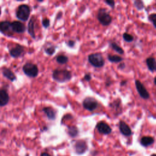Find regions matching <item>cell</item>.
Returning <instances> with one entry per match:
<instances>
[{"mask_svg": "<svg viewBox=\"0 0 156 156\" xmlns=\"http://www.w3.org/2000/svg\"><path fill=\"white\" fill-rule=\"evenodd\" d=\"M148 18H149V21L152 22V23L153 24L154 26L156 29V13H151L149 16Z\"/></svg>", "mask_w": 156, "mask_h": 156, "instance_id": "484cf974", "label": "cell"}, {"mask_svg": "<svg viewBox=\"0 0 156 156\" xmlns=\"http://www.w3.org/2000/svg\"><path fill=\"white\" fill-rule=\"evenodd\" d=\"M56 61L60 64H65L68 62V58L65 55H59L56 57Z\"/></svg>", "mask_w": 156, "mask_h": 156, "instance_id": "603a6c76", "label": "cell"}, {"mask_svg": "<svg viewBox=\"0 0 156 156\" xmlns=\"http://www.w3.org/2000/svg\"><path fill=\"white\" fill-rule=\"evenodd\" d=\"M1 10H0V15H1Z\"/></svg>", "mask_w": 156, "mask_h": 156, "instance_id": "8d00e7d4", "label": "cell"}, {"mask_svg": "<svg viewBox=\"0 0 156 156\" xmlns=\"http://www.w3.org/2000/svg\"><path fill=\"white\" fill-rule=\"evenodd\" d=\"M151 156H156V154H152V155H151Z\"/></svg>", "mask_w": 156, "mask_h": 156, "instance_id": "d590c367", "label": "cell"}, {"mask_svg": "<svg viewBox=\"0 0 156 156\" xmlns=\"http://www.w3.org/2000/svg\"><path fill=\"white\" fill-rule=\"evenodd\" d=\"M155 71H156V69H155Z\"/></svg>", "mask_w": 156, "mask_h": 156, "instance_id": "74e56055", "label": "cell"}, {"mask_svg": "<svg viewBox=\"0 0 156 156\" xmlns=\"http://www.w3.org/2000/svg\"><path fill=\"white\" fill-rule=\"evenodd\" d=\"M43 111L46 115L48 119L51 120H54L55 119L56 113H55V111L54 110V108H52V107H44L43 108Z\"/></svg>", "mask_w": 156, "mask_h": 156, "instance_id": "5bb4252c", "label": "cell"}, {"mask_svg": "<svg viewBox=\"0 0 156 156\" xmlns=\"http://www.w3.org/2000/svg\"><path fill=\"white\" fill-rule=\"evenodd\" d=\"M68 133L70 136L74 138L77 136L79 133V130L77 127L76 126H69L68 127Z\"/></svg>", "mask_w": 156, "mask_h": 156, "instance_id": "ffe728a7", "label": "cell"}, {"mask_svg": "<svg viewBox=\"0 0 156 156\" xmlns=\"http://www.w3.org/2000/svg\"><path fill=\"white\" fill-rule=\"evenodd\" d=\"M110 46L114 51H115L116 52H118L119 54H123L124 52L122 48L120 47L119 45H118L117 43L115 42L110 43Z\"/></svg>", "mask_w": 156, "mask_h": 156, "instance_id": "7402d4cb", "label": "cell"}, {"mask_svg": "<svg viewBox=\"0 0 156 156\" xmlns=\"http://www.w3.org/2000/svg\"><path fill=\"white\" fill-rule=\"evenodd\" d=\"M122 38L125 41L128 43L132 42L133 40V37L131 34H129L127 32H124L122 34Z\"/></svg>", "mask_w": 156, "mask_h": 156, "instance_id": "cb8c5ba5", "label": "cell"}, {"mask_svg": "<svg viewBox=\"0 0 156 156\" xmlns=\"http://www.w3.org/2000/svg\"><path fill=\"white\" fill-rule=\"evenodd\" d=\"M108 60L112 63H119L123 60V58L118 55H108Z\"/></svg>", "mask_w": 156, "mask_h": 156, "instance_id": "44dd1931", "label": "cell"}, {"mask_svg": "<svg viewBox=\"0 0 156 156\" xmlns=\"http://www.w3.org/2000/svg\"><path fill=\"white\" fill-rule=\"evenodd\" d=\"M23 71L24 73L30 77H35L38 74V69L36 65L27 63L23 66Z\"/></svg>", "mask_w": 156, "mask_h": 156, "instance_id": "5b68a950", "label": "cell"}, {"mask_svg": "<svg viewBox=\"0 0 156 156\" xmlns=\"http://www.w3.org/2000/svg\"><path fill=\"white\" fill-rule=\"evenodd\" d=\"M83 108L90 112L96 110L98 106V102L96 99L92 97H87L85 98L82 102Z\"/></svg>", "mask_w": 156, "mask_h": 156, "instance_id": "8992f818", "label": "cell"}, {"mask_svg": "<svg viewBox=\"0 0 156 156\" xmlns=\"http://www.w3.org/2000/svg\"><path fill=\"white\" fill-rule=\"evenodd\" d=\"M40 156H51V155L46 152H43V153H41Z\"/></svg>", "mask_w": 156, "mask_h": 156, "instance_id": "d6a6232c", "label": "cell"}, {"mask_svg": "<svg viewBox=\"0 0 156 156\" xmlns=\"http://www.w3.org/2000/svg\"><path fill=\"white\" fill-rule=\"evenodd\" d=\"M97 18L99 22L102 26H108L112 21V18L109 12L105 8H101L99 9L97 15Z\"/></svg>", "mask_w": 156, "mask_h": 156, "instance_id": "7a4b0ae2", "label": "cell"}, {"mask_svg": "<svg viewBox=\"0 0 156 156\" xmlns=\"http://www.w3.org/2000/svg\"><path fill=\"white\" fill-rule=\"evenodd\" d=\"M154 82L155 85H156V77L154 78Z\"/></svg>", "mask_w": 156, "mask_h": 156, "instance_id": "e575fe53", "label": "cell"}, {"mask_svg": "<svg viewBox=\"0 0 156 156\" xmlns=\"http://www.w3.org/2000/svg\"><path fill=\"white\" fill-rule=\"evenodd\" d=\"M126 83H127V81L126 80H122L121 82V86H123V85H126Z\"/></svg>", "mask_w": 156, "mask_h": 156, "instance_id": "836d02e7", "label": "cell"}, {"mask_svg": "<svg viewBox=\"0 0 156 156\" xmlns=\"http://www.w3.org/2000/svg\"><path fill=\"white\" fill-rule=\"evenodd\" d=\"M135 83L136 89L139 95L140 96V97L144 99H149L150 95H149L147 90L144 86V85L139 80H136Z\"/></svg>", "mask_w": 156, "mask_h": 156, "instance_id": "52a82bcc", "label": "cell"}, {"mask_svg": "<svg viewBox=\"0 0 156 156\" xmlns=\"http://www.w3.org/2000/svg\"><path fill=\"white\" fill-rule=\"evenodd\" d=\"M67 44L69 46V47H73L75 45V41L73 40H69L67 42Z\"/></svg>", "mask_w": 156, "mask_h": 156, "instance_id": "4dcf8cb0", "label": "cell"}, {"mask_svg": "<svg viewBox=\"0 0 156 156\" xmlns=\"http://www.w3.org/2000/svg\"><path fill=\"white\" fill-rule=\"evenodd\" d=\"M42 24H43V26L45 28L48 27L49 26V25H50V21H49V20H48V18L43 19V21H42Z\"/></svg>", "mask_w": 156, "mask_h": 156, "instance_id": "83f0119b", "label": "cell"}, {"mask_svg": "<svg viewBox=\"0 0 156 156\" xmlns=\"http://www.w3.org/2000/svg\"><path fill=\"white\" fill-rule=\"evenodd\" d=\"M105 2L106 4H107V5H108L110 7H112V8L115 7V1H111V0H106V1H105Z\"/></svg>", "mask_w": 156, "mask_h": 156, "instance_id": "f1b7e54d", "label": "cell"}, {"mask_svg": "<svg viewBox=\"0 0 156 156\" xmlns=\"http://www.w3.org/2000/svg\"><path fill=\"white\" fill-rule=\"evenodd\" d=\"M133 4H134L135 7L138 10H142V9L144 8V4H143V1H135L134 2H133Z\"/></svg>", "mask_w": 156, "mask_h": 156, "instance_id": "d4e9b609", "label": "cell"}, {"mask_svg": "<svg viewBox=\"0 0 156 156\" xmlns=\"http://www.w3.org/2000/svg\"><path fill=\"white\" fill-rule=\"evenodd\" d=\"M30 13V9L29 6L26 4H21L16 11V16L21 21H26L29 19Z\"/></svg>", "mask_w": 156, "mask_h": 156, "instance_id": "277c9868", "label": "cell"}, {"mask_svg": "<svg viewBox=\"0 0 156 156\" xmlns=\"http://www.w3.org/2000/svg\"><path fill=\"white\" fill-rule=\"evenodd\" d=\"M55 48L54 46H50L45 49V52L49 55H52L55 52Z\"/></svg>", "mask_w": 156, "mask_h": 156, "instance_id": "4316f807", "label": "cell"}, {"mask_svg": "<svg viewBox=\"0 0 156 156\" xmlns=\"http://www.w3.org/2000/svg\"><path fill=\"white\" fill-rule=\"evenodd\" d=\"M154 143V138L150 136H143L140 140V144L144 147L149 146Z\"/></svg>", "mask_w": 156, "mask_h": 156, "instance_id": "9a60e30c", "label": "cell"}, {"mask_svg": "<svg viewBox=\"0 0 156 156\" xmlns=\"http://www.w3.org/2000/svg\"><path fill=\"white\" fill-rule=\"evenodd\" d=\"M83 79H84L86 81L88 82V81H90V80L91 79V76L90 74L87 73V74H85V76H84V77H83Z\"/></svg>", "mask_w": 156, "mask_h": 156, "instance_id": "f546056e", "label": "cell"}, {"mask_svg": "<svg viewBox=\"0 0 156 156\" xmlns=\"http://www.w3.org/2000/svg\"><path fill=\"white\" fill-rule=\"evenodd\" d=\"M96 129L98 131L104 135H108L112 132V128L110 126L104 121H100L96 124Z\"/></svg>", "mask_w": 156, "mask_h": 156, "instance_id": "ba28073f", "label": "cell"}, {"mask_svg": "<svg viewBox=\"0 0 156 156\" xmlns=\"http://www.w3.org/2000/svg\"><path fill=\"white\" fill-rule=\"evenodd\" d=\"M23 52L24 48L18 44H16L14 47H12V48L9 49L10 55L13 58L19 57L23 54Z\"/></svg>", "mask_w": 156, "mask_h": 156, "instance_id": "30bf717a", "label": "cell"}, {"mask_svg": "<svg viewBox=\"0 0 156 156\" xmlns=\"http://www.w3.org/2000/svg\"><path fill=\"white\" fill-rule=\"evenodd\" d=\"M125 68V64L124 63H120L119 65L118 66V68L119 69H123Z\"/></svg>", "mask_w": 156, "mask_h": 156, "instance_id": "1f68e13d", "label": "cell"}, {"mask_svg": "<svg viewBox=\"0 0 156 156\" xmlns=\"http://www.w3.org/2000/svg\"><path fill=\"white\" fill-rule=\"evenodd\" d=\"M71 73L67 69H56L52 73L53 79L55 81L60 83L69 81L71 79Z\"/></svg>", "mask_w": 156, "mask_h": 156, "instance_id": "6da1fadb", "label": "cell"}, {"mask_svg": "<svg viewBox=\"0 0 156 156\" xmlns=\"http://www.w3.org/2000/svg\"><path fill=\"white\" fill-rule=\"evenodd\" d=\"M74 147H75L76 152L78 154H83L84 152H85V151L88 149L87 143L85 142V141L83 140H80L77 141L75 143Z\"/></svg>", "mask_w": 156, "mask_h": 156, "instance_id": "9c48e42d", "label": "cell"}, {"mask_svg": "<svg viewBox=\"0 0 156 156\" xmlns=\"http://www.w3.org/2000/svg\"><path fill=\"white\" fill-rule=\"evenodd\" d=\"M146 63L148 69L150 71H154L156 69V60L154 57H148L146 58Z\"/></svg>", "mask_w": 156, "mask_h": 156, "instance_id": "e0dca14e", "label": "cell"}, {"mask_svg": "<svg viewBox=\"0 0 156 156\" xmlns=\"http://www.w3.org/2000/svg\"><path fill=\"white\" fill-rule=\"evenodd\" d=\"M35 22V18H34V16L31 17V18L30 19V21H29V23H28V26H27L28 33L30 34V35L33 38H35V31H34Z\"/></svg>", "mask_w": 156, "mask_h": 156, "instance_id": "2e32d148", "label": "cell"}, {"mask_svg": "<svg viewBox=\"0 0 156 156\" xmlns=\"http://www.w3.org/2000/svg\"><path fill=\"white\" fill-rule=\"evenodd\" d=\"M11 29L16 33L21 34L24 32L26 30V26L22 23L15 21L11 23Z\"/></svg>", "mask_w": 156, "mask_h": 156, "instance_id": "8fae6325", "label": "cell"}, {"mask_svg": "<svg viewBox=\"0 0 156 156\" xmlns=\"http://www.w3.org/2000/svg\"><path fill=\"white\" fill-rule=\"evenodd\" d=\"M88 62L95 68H101L105 64L104 59L101 53H93L88 56Z\"/></svg>", "mask_w": 156, "mask_h": 156, "instance_id": "3957f363", "label": "cell"}, {"mask_svg": "<svg viewBox=\"0 0 156 156\" xmlns=\"http://www.w3.org/2000/svg\"><path fill=\"white\" fill-rule=\"evenodd\" d=\"M11 29V23L8 21L0 22V31L2 33L7 32Z\"/></svg>", "mask_w": 156, "mask_h": 156, "instance_id": "d6986e66", "label": "cell"}, {"mask_svg": "<svg viewBox=\"0 0 156 156\" xmlns=\"http://www.w3.org/2000/svg\"><path fill=\"white\" fill-rule=\"evenodd\" d=\"M9 101V96L4 90H0V107L7 104Z\"/></svg>", "mask_w": 156, "mask_h": 156, "instance_id": "4fadbf2b", "label": "cell"}, {"mask_svg": "<svg viewBox=\"0 0 156 156\" xmlns=\"http://www.w3.org/2000/svg\"><path fill=\"white\" fill-rule=\"evenodd\" d=\"M119 129L120 132L124 136H129L132 134V132L130 127L123 121H119Z\"/></svg>", "mask_w": 156, "mask_h": 156, "instance_id": "7c38bea8", "label": "cell"}, {"mask_svg": "<svg viewBox=\"0 0 156 156\" xmlns=\"http://www.w3.org/2000/svg\"><path fill=\"white\" fill-rule=\"evenodd\" d=\"M2 74L3 76L10 80V81H14L16 79V76L13 74V73L9 68H4L2 70Z\"/></svg>", "mask_w": 156, "mask_h": 156, "instance_id": "ac0fdd59", "label": "cell"}]
</instances>
